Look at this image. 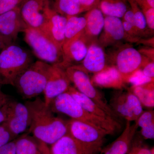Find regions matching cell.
I'll return each mask as SVG.
<instances>
[{
    "instance_id": "obj_1",
    "label": "cell",
    "mask_w": 154,
    "mask_h": 154,
    "mask_svg": "<svg viewBox=\"0 0 154 154\" xmlns=\"http://www.w3.org/2000/svg\"><path fill=\"white\" fill-rule=\"evenodd\" d=\"M25 104L30 113L28 132L34 137L51 145L68 133V121L56 116L40 97L26 101Z\"/></svg>"
},
{
    "instance_id": "obj_2",
    "label": "cell",
    "mask_w": 154,
    "mask_h": 154,
    "mask_svg": "<svg viewBox=\"0 0 154 154\" xmlns=\"http://www.w3.org/2000/svg\"><path fill=\"white\" fill-rule=\"evenodd\" d=\"M53 112L62 113L78 120L104 130L108 135H113L121 126L118 120L98 117L84 109L68 92L59 95L49 105Z\"/></svg>"
},
{
    "instance_id": "obj_3",
    "label": "cell",
    "mask_w": 154,
    "mask_h": 154,
    "mask_svg": "<svg viewBox=\"0 0 154 154\" xmlns=\"http://www.w3.org/2000/svg\"><path fill=\"white\" fill-rule=\"evenodd\" d=\"M30 53L11 44L0 54V84L14 86L17 77L33 63Z\"/></svg>"
},
{
    "instance_id": "obj_4",
    "label": "cell",
    "mask_w": 154,
    "mask_h": 154,
    "mask_svg": "<svg viewBox=\"0 0 154 154\" xmlns=\"http://www.w3.org/2000/svg\"><path fill=\"white\" fill-rule=\"evenodd\" d=\"M51 65L41 60L37 61L17 77L14 87L23 99L36 98L43 93Z\"/></svg>"
},
{
    "instance_id": "obj_5",
    "label": "cell",
    "mask_w": 154,
    "mask_h": 154,
    "mask_svg": "<svg viewBox=\"0 0 154 154\" xmlns=\"http://www.w3.org/2000/svg\"><path fill=\"white\" fill-rule=\"evenodd\" d=\"M25 42L39 59L50 64L63 61L62 47L39 29L28 27L24 30Z\"/></svg>"
},
{
    "instance_id": "obj_6",
    "label": "cell",
    "mask_w": 154,
    "mask_h": 154,
    "mask_svg": "<svg viewBox=\"0 0 154 154\" xmlns=\"http://www.w3.org/2000/svg\"><path fill=\"white\" fill-rule=\"evenodd\" d=\"M69 79L74 85L75 88L83 95L93 100L98 106L112 117H118L110 108L104 96L95 88L92 82L88 72L81 65H74L65 69Z\"/></svg>"
},
{
    "instance_id": "obj_7",
    "label": "cell",
    "mask_w": 154,
    "mask_h": 154,
    "mask_svg": "<svg viewBox=\"0 0 154 154\" xmlns=\"http://www.w3.org/2000/svg\"><path fill=\"white\" fill-rule=\"evenodd\" d=\"M116 49L109 55L111 65L118 70L125 82L133 73L141 68L148 58L145 57L138 50L129 44L116 45Z\"/></svg>"
},
{
    "instance_id": "obj_8",
    "label": "cell",
    "mask_w": 154,
    "mask_h": 154,
    "mask_svg": "<svg viewBox=\"0 0 154 154\" xmlns=\"http://www.w3.org/2000/svg\"><path fill=\"white\" fill-rule=\"evenodd\" d=\"M68 132L83 143L102 148L108 134L104 130L82 122L71 119L68 121Z\"/></svg>"
},
{
    "instance_id": "obj_9",
    "label": "cell",
    "mask_w": 154,
    "mask_h": 154,
    "mask_svg": "<svg viewBox=\"0 0 154 154\" xmlns=\"http://www.w3.org/2000/svg\"><path fill=\"white\" fill-rule=\"evenodd\" d=\"M71 82L65 69L59 64L51 65L43 94L45 105L49 106L56 97L68 91Z\"/></svg>"
},
{
    "instance_id": "obj_10",
    "label": "cell",
    "mask_w": 154,
    "mask_h": 154,
    "mask_svg": "<svg viewBox=\"0 0 154 154\" xmlns=\"http://www.w3.org/2000/svg\"><path fill=\"white\" fill-rule=\"evenodd\" d=\"M90 44L84 35V31L64 42L62 46L63 61L60 66L64 69L82 62L87 54Z\"/></svg>"
},
{
    "instance_id": "obj_11",
    "label": "cell",
    "mask_w": 154,
    "mask_h": 154,
    "mask_svg": "<svg viewBox=\"0 0 154 154\" xmlns=\"http://www.w3.org/2000/svg\"><path fill=\"white\" fill-rule=\"evenodd\" d=\"M123 40L129 42V38L125 31L122 20L117 17L105 16L104 27L98 37L97 43L105 48L120 44Z\"/></svg>"
},
{
    "instance_id": "obj_12",
    "label": "cell",
    "mask_w": 154,
    "mask_h": 154,
    "mask_svg": "<svg viewBox=\"0 0 154 154\" xmlns=\"http://www.w3.org/2000/svg\"><path fill=\"white\" fill-rule=\"evenodd\" d=\"M30 122V113L25 103L11 99L8 117L4 122L9 131L17 137L28 130Z\"/></svg>"
},
{
    "instance_id": "obj_13",
    "label": "cell",
    "mask_w": 154,
    "mask_h": 154,
    "mask_svg": "<svg viewBox=\"0 0 154 154\" xmlns=\"http://www.w3.org/2000/svg\"><path fill=\"white\" fill-rule=\"evenodd\" d=\"M44 15V23L40 30L62 47L65 41L66 17L60 15L51 9L49 5L45 10Z\"/></svg>"
},
{
    "instance_id": "obj_14",
    "label": "cell",
    "mask_w": 154,
    "mask_h": 154,
    "mask_svg": "<svg viewBox=\"0 0 154 154\" xmlns=\"http://www.w3.org/2000/svg\"><path fill=\"white\" fill-rule=\"evenodd\" d=\"M50 149L51 154H99L102 148L83 143L68 132L51 145Z\"/></svg>"
},
{
    "instance_id": "obj_15",
    "label": "cell",
    "mask_w": 154,
    "mask_h": 154,
    "mask_svg": "<svg viewBox=\"0 0 154 154\" xmlns=\"http://www.w3.org/2000/svg\"><path fill=\"white\" fill-rule=\"evenodd\" d=\"M48 0H25L19 7L22 19L28 27L41 30L45 22L44 12Z\"/></svg>"
},
{
    "instance_id": "obj_16",
    "label": "cell",
    "mask_w": 154,
    "mask_h": 154,
    "mask_svg": "<svg viewBox=\"0 0 154 154\" xmlns=\"http://www.w3.org/2000/svg\"><path fill=\"white\" fill-rule=\"evenodd\" d=\"M28 27L21 16L19 7L0 14V34L12 42Z\"/></svg>"
},
{
    "instance_id": "obj_17",
    "label": "cell",
    "mask_w": 154,
    "mask_h": 154,
    "mask_svg": "<svg viewBox=\"0 0 154 154\" xmlns=\"http://www.w3.org/2000/svg\"><path fill=\"white\" fill-rule=\"evenodd\" d=\"M104 49L97 42L90 45L87 54L81 65L88 72L95 74L102 71L108 66L107 55Z\"/></svg>"
},
{
    "instance_id": "obj_18",
    "label": "cell",
    "mask_w": 154,
    "mask_h": 154,
    "mask_svg": "<svg viewBox=\"0 0 154 154\" xmlns=\"http://www.w3.org/2000/svg\"><path fill=\"white\" fill-rule=\"evenodd\" d=\"M91 80L94 86L100 88L122 90L125 87L123 77L112 66H108L102 71L94 74Z\"/></svg>"
},
{
    "instance_id": "obj_19",
    "label": "cell",
    "mask_w": 154,
    "mask_h": 154,
    "mask_svg": "<svg viewBox=\"0 0 154 154\" xmlns=\"http://www.w3.org/2000/svg\"><path fill=\"white\" fill-rule=\"evenodd\" d=\"M138 128L135 122L131 124L130 122L126 121L121 134L105 149L102 150L101 154H128Z\"/></svg>"
},
{
    "instance_id": "obj_20",
    "label": "cell",
    "mask_w": 154,
    "mask_h": 154,
    "mask_svg": "<svg viewBox=\"0 0 154 154\" xmlns=\"http://www.w3.org/2000/svg\"><path fill=\"white\" fill-rule=\"evenodd\" d=\"M84 17L86 23L84 35L90 45L97 42L104 27L105 16L98 7L88 11Z\"/></svg>"
},
{
    "instance_id": "obj_21",
    "label": "cell",
    "mask_w": 154,
    "mask_h": 154,
    "mask_svg": "<svg viewBox=\"0 0 154 154\" xmlns=\"http://www.w3.org/2000/svg\"><path fill=\"white\" fill-rule=\"evenodd\" d=\"M17 154H51L47 144L28 134L16 139Z\"/></svg>"
},
{
    "instance_id": "obj_22",
    "label": "cell",
    "mask_w": 154,
    "mask_h": 154,
    "mask_svg": "<svg viewBox=\"0 0 154 154\" xmlns=\"http://www.w3.org/2000/svg\"><path fill=\"white\" fill-rule=\"evenodd\" d=\"M109 105L117 117L130 122L136 121L127 101L125 92L121 91L115 92L110 98Z\"/></svg>"
},
{
    "instance_id": "obj_23",
    "label": "cell",
    "mask_w": 154,
    "mask_h": 154,
    "mask_svg": "<svg viewBox=\"0 0 154 154\" xmlns=\"http://www.w3.org/2000/svg\"><path fill=\"white\" fill-rule=\"evenodd\" d=\"M67 92L71 95L85 110L89 113L101 118L106 119H116L98 106L93 100L79 92L75 87L70 86Z\"/></svg>"
},
{
    "instance_id": "obj_24",
    "label": "cell",
    "mask_w": 154,
    "mask_h": 154,
    "mask_svg": "<svg viewBox=\"0 0 154 154\" xmlns=\"http://www.w3.org/2000/svg\"><path fill=\"white\" fill-rule=\"evenodd\" d=\"M51 9L63 17L78 16L82 13L79 0H48Z\"/></svg>"
},
{
    "instance_id": "obj_25",
    "label": "cell",
    "mask_w": 154,
    "mask_h": 154,
    "mask_svg": "<svg viewBox=\"0 0 154 154\" xmlns=\"http://www.w3.org/2000/svg\"><path fill=\"white\" fill-rule=\"evenodd\" d=\"M99 8L105 16L121 19L130 6L127 0H100Z\"/></svg>"
},
{
    "instance_id": "obj_26",
    "label": "cell",
    "mask_w": 154,
    "mask_h": 154,
    "mask_svg": "<svg viewBox=\"0 0 154 154\" xmlns=\"http://www.w3.org/2000/svg\"><path fill=\"white\" fill-rule=\"evenodd\" d=\"M129 91L137 97L142 105L149 108L154 107V82L138 86H131Z\"/></svg>"
},
{
    "instance_id": "obj_27",
    "label": "cell",
    "mask_w": 154,
    "mask_h": 154,
    "mask_svg": "<svg viewBox=\"0 0 154 154\" xmlns=\"http://www.w3.org/2000/svg\"><path fill=\"white\" fill-rule=\"evenodd\" d=\"M66 19L64 42L83 32L86 23L85 18L84 17L72 16L67 17Z\"/></svg>"
},
{
    "instance_id": "obj_28",
    "label": "cell",
    "mask_w": 154,
    "mask_h": 154,
    "mask_svg": "<svg viewBox=\"0 0 154 154\" xmlns=\"http://www.w3.org/2000/svg\"><path fill=\"white\" fill-rule=\"evenodd\" d=\"M131 10L132 11L137 28L141 37L145 36L149 32L143 13L137 3L134 0H127Z\"/></svg>"
},
{
    "instance_id": "obj_29",
    "label": "cell",
    "mask_w": 154,
    "mask_h": 154,
    "mask_svg": "<svg viewBox=\"0 0 154 154\" xmlns=\"http://www.w3.org/2000/svg\"><path fill=\"white\" fill-rule=\"evenodd\" d=\"M125 95L127 101L136 121L144 111L143 106L137 97L129 90L125 92Z\"/></svg>"
},
{
    "instance_id": "obj_30",
    "label": "cell",
    "mask_w": 154,
    "mask_h": 154,
    "mask_svg": "<svg viewBox=\"0 0 154 154\" xmlns=\"http://www.w3.org/2000/svg\"><path fill=\"white\" fill-rule=\"evenodd\" d=\"M152 82H154V79L146 76L141 69H140L134 72L128 78L126 83L131 84V86H138Z\"/></svg>"
},
{
    "instance_id": "obj_31",
    "label": "cell",
    "mask_w": 154,
    "mask_h": 154,
    "mask_svg": "<svg viewBox=\"0 0 154 154\" xmlns=\"http://www.w3.org/2000/svg\"><path fill=\"white\" fill-rule=\"evenodd\" d=\"M128 154H154V147L149 149L144 145L140 140H133L131 146Z\"/></svg>"
},
{
    "instance_id": "obj_32",
    "label": "cell",
    "mask_w": 154,
    "mask_h": 154,
    "mask_svg": "<svg viewBox=\"0 0 154 154\" xmlns=\"http://www.w3.org/2000/svg\"><path fill=\"white\" fill-rule=\"evenodd\" d=\"M135 122L140 128L146 127L154 124L153 110L143 111Z\"/></svg>"
},
{
    "instance_id": "obj_33",
    "label": "cell",
    "mask_w": 154,
    "mask_h": 154,
    "mask_svg": "<svg viewBox=\"0 0 154 154\" xmlns=\"http://www.w3.org/2000/svg\"><path fill=\"white\" fill-rule=\"evenodd\" d=\"M25 0H1L0 1V14L19 7Z\"/></svg>"
},
{
    "instance_id": "obj_34",
    "label": "cell",
    "mask_w": 154,
    "mask_h": 154,
    "mask_svg": "<svg viewBox=\"0 0 154 154\" xmlns=\"http://www.w3.org/2000/svg\"><path fill=\"white\" fill-rule=\"evenodd\" d=\"M16 137L8 130L5 122L0 124V146L15 140Z\"/></svg>"
},
{
    "instance_id": "obj_35",
    "label": "cell",
    "mask_w": 154,
    "mask_h": 154,
    "mask_svg": "<svg viewBox=\"0 0 154 154\" xmlns=\"http://www.w3.org/2000/svg\"><path fill=\"white\" fill-rule=\"evenodd\" d=\"M143 13L148 28L150 31L153 32L154 30V8L149 7L142 11Z\"/></svg>"
},
{
    "instance_id": "obj_36",
    "label": "cell",
    "mask_w": 154,
    "mask_h": 154,
    "mask_svg": "<svg viewBox=\"0 0 154 154\" xmlns=\"http://www.w3.org/2000/svg\"><path fill=\"white\" fill-rule=\"evenodd\" d=\"M142 71L146 76L154 79V61L148 59L143 65Z\"/></svg>"
},
{
    "instance_id": "obj_37",
    "label": "cell",
    "mask_w": 154,
    "mask_h": 154,
    "mask_svg": "<svg viewBox=\"0 0 154 154\" xmlns=\"http://www.w3.org/2000/svg\"><path fill=\"white\" fill-rule=\"evenodd\" d=\"M0 154H17L16 139L0 146Z\"/></svg>"
},
{
    "instance_id": "obj_38",
    "label": "cell",
    "mask_w": 154,
    "mask_h": 154,
    "mask_svg": "<svg viewBox=\"0 0 154 154\" xmlns=\"http://www.w3.org/2000/svg\"><path fill=\"white\" fill-rule=\"evenodd\" d=\"M79 2L83 13L99 7L100 0H79Z\"/></svg>"
},
{
    "instance_id": "obj_39",
    "label": "cell",
    "mask_w": 154,
    "mask_h": 154,
    "mask_svg": "<svg viewBox=\"0 0 154 154\" xmlns=\"http://www.w3.org/2000/svg\"><path fill=\"white\" fill-rule=\"evenodd\" d=\"M142 137L145 140H153L154 138V124L143 128H140Z\"/></svg>"
},
{
    "instance_id": "obj_40",
    "label": "cell",
    "mask_w": 154,
    "mask_h": 154,
    "mask_svg": "<svg viewBox=\"0 0 154 154\" xmlns=\"http://www.w3.org/2000/svg\"><path fill=\"white\" fill-rule=\"evenodd\" d=\"M11 101V100H10ZM0 107V124L7 120L10 110V102Z\"/></svg>"
},
{
    "instance_id": "obj_41",
    "label": "cell",
    "mask_w": 154,
    "mask_h": 154,
    "mask_svg": "<svg viewBox=\"0 0 154 154\" xmlns=\"http://www.w3.org/2000/svg\"><path fill=\"white\" fill-rule=\"evenodd\" d=\"M138 51L141 54H142L145 57L150 60L154 61L153 47L143 48L138 50Z\"/></svg>"
},
{
    "instance_id": "obj_42",
    "label": "cell",
    "mask_w": 154,
    "mask_h": 154,
    "mask_svg": "<svg viewBox=\"0 0 154 154\" xmlns=\"http://www.w3.org/2000/svg\"><path fill=\"white\" fill-rule=\"evenodd\" d=\"M134 1L137 3L141 11L148 7L154 8V0H134Z\"/></svg>"
},
{
    "instance_id": "obj_43",
    "label": "cell",
    "mask_w": 154,
    "mask_h": 154,
    "mask_svg": "<svg viewBox=\"0 0 154 154\" xmlns=\"http://www.w3.org/2000/svg\"><path fill=\"white\" fill-rule=\"evenodd\" d=\"M11 100V97L0 90V107H2Z\"/></svg>"
},
{
    "instance_id": "obj_44",
    "label": "cell",
    "mask_w": 154,
    "mask_h": 154,
    "mask_svg": "<svg viewBox=\"0 0 154 154\" xmlns=\"http://www.w3.org/2000/svg\"><path fill=\"white\" fill-rule=\"evenodd\" d=\"M5 46V47H7L8 46H6L5 43H3L2 40L0 38V48Z\"/></svg>"
}]
</instances>
